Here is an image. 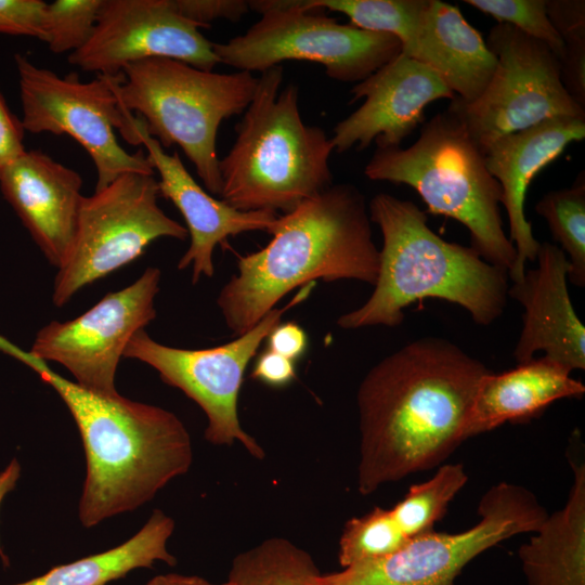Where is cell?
Masks as SVG:
<instances>
[{
    "label": "cell",
    "instance_id": "obj_1",
    "mask_svg": "<svg viewBox=\"0 0 585 585\" xmlns=\"http://www.w3.org/2000/svg\"><path fill=\"white\" fill-rule=\"evenodd\" d=\"M490 369L457 344L424 337L373 366L356 394L362 495L441 466L465 441L476 390Z\"/></svg>",
    "mask_w": 585,
    "mask_h": 585
},
{
    "label": "cell",
    "instance_id": "obj_2",
    "mask_svg": "<svg viewBox=\"0 0 585 585\" xmlns=\"http://www.w3.org/2000/svg\"><path fill=\"white\" fill-rule=\"evenodd\" d=\"M0 350L32 368L69 410L86 455L78 506L84 528L138 509L193 460L191 437L173 413L159 406L90 391L0 336Z\"/></svg>",
    "mask_w": 585,
    "mask_h": 585
},
{
    "label": "cell",
    "instance_id": "obj_3",
    "mask_svg": "<svg viewBox=\"0 0 585 585\" xmlns=\"http://www.w3.org/2000/svg\"><path fill=\"white\" fill-rule=\"evenodd\" d=\"M271 240L238 258L237 272L222 287L217 306L239 336L252 328L296 287L316 280H355L375 285L379 249L368 206L348 183L329 186L278 216Z\"/></svg>",
    "mask_w": 585,
    "mask_h": 585
},
{
    "label": "cell",
    "instance_id": "obj_4",
    "mask_svg": "<svg viewBox=\"0 0 585 585\" xmlns=\"http://www.w3.org/2000/svg\"><path fill=\"white\" fill-rule=\"evenodd\" d=\"M368 214L382 234L378 276L366 302L338 317L340 328L400 326L404 309L425 298L458 304L482 326L503 314L508 270L486 262L471 246L440 237L429 227L427 212L411 200L379 193Z\"/></svg>",
    "mask_w": 585,
    "mask_h": 585
},
{
    "label": "cell",
    "instance_id": "obj_5",
    "mask_svg": "<svg viewBox=\"0 0 585 585\" xmlns=\"http://www.w3.org/2000/svg\"><path fill=\"white\" fill-rule=\"evenodd\" d=\"M283 77L281 65L260 73L234 144L219 160V197L240 211L287 213L333 185L332 139L303 122L298 87L280 92Z\"/></svg>",
    "mask_w": 585,
    "mask_h": 585
},
{
    "label": "cell",
    "instance_id": "obj_6",
    "mask_svg": "<svg viewBox=\"0 0 585 585\" xmlns=\"http://www.w3.org/2000/svg\"><path fill=\"white\" fill-rule=\"evenodd\" d=\"M364 174L413 187L428 212L466 226L471 247L483 260L508 271L514 265L517 251L503 229L500 186L484 154L447 109L426 122L410 147L377 148Z\"/></svg>",
    "mask_w": 585,
    "mask_h": 585
},
{
    "label": "cell",
    "instance_id": "obj_7",
    "mask_svg": "<svg viewBox=\"0 0 585 585\" xmlns=\"http://www.w3.org/2000/svg\"><path fill=\"white\" fill-rule=\"evenodd\" d=\"M257 82L249 72L213 73L151 57L125 66L115 90L120 104L142 118L147 133L162 148L179 145L209 194L220 196L218 129L244 113Z\"/></svg>",
    "mask_w": 585,
    "mask_h": 585
},
{
    "label": "cell",
    "instance_id": "obj_8",
    "mask_svg": "<svg viewBox=\"0 0 585 585\" xmlns=\"http://www.w3.org/2000/svg\"><path fill=\"white\" fill-rule=\"evenodd\" d=\"M261 17L245 34L212 42L220 63L242 72L262 73L284 61H310L340 82H360L402 53L393 35L340 24L321 9L296 0H253Z\"/></svg>",
    "mask_w": 585,
    "mask_h": 585
},
{
    "label": "cell",
    "instance_id": "obj_9",
    "mask_svg": "<svg viewBox=\"0 0 585 585\" xmlns=\"http://www.w3.org/2000/svg\"><path fill=\"white\" fill-rule=\"evenodd\" d=\"M158 196L154 174L131 172L82 197L70 251L54 278L56 307L138 259L154 240L187 238L186 227L160 209Z\"/></svg>",
    "mask_w": 585,
    "mask_h": 585
},
{
    "label": "cell",
    "instance_id": "obj_10",
    "mask_svg": "<svg viewBox=\"0 0 585 585\" xmlns=\"http://www.w3.org/2000/svg\"><path fill=\"white\" fill-rule=\"evenodd\" d=\"M479 521L458 533L424 534L392 555L322 574L321 585H455L463 569L483 551L522 533L548 516L526 487L499 482L478 505Z\"/></svg>",
    "mask_w": 585,
    "mask_h": 585
},
{
    "label": "cell",
    "instance_id": "obj_11",
    "mask_svg": "<svg viewBox=\"0 0 585 585\" xmlns=\"http://www.w3.org/2000/svg\"><path fill=\"white\" fill-rule=\"evenodd\" d=\"M25 131L34 134H67L89 154L96 169L95 191L118 177L136 172L154 174L146 154H130L117 141L125 122L126 108L120 104L115 86L117 76L98 75L83 82L70 73L60 77L50 69L36 66L25 55L15 54Z\"/></svg>",
    "mask_w": 585,
    "mask_h": 585
},
{
    "label": "cell",
    "instance_id": "obj_12",
    "mask_svg": "<svg viewBox=\"0 0 585 585\" xmlns=\"http://www.w3.org/2000/svg\"><path fill=\"white\" fill-rule=\"evenodd\" d=\"M487 47L496 69L479 98H455L447 108L464 125L484 154L498 139L559 117H585L560 80V63L552 51L508 24L491 28Z\"/></svg>",
    "mask_w": 585,
    "mask_h": 585
},
{
    "label": "cell",
    "instance_id": "obj_13",
    "mask_svg": "<svg viewBox=\"0 0 585 585\" xmlns=\"http://www.w3.org/2000/svg\"><path fill=\"white\" fill-rule=\"evenodd\" d=\"M315 283L301 287L284 308H274L252 328L212 348L182 349L165 346L141 329L129 341L123 358L153 367L160 379L183 391L207 416L205 439L216 445L239 442L257 459L264 451L238 419L237 401L245 370L260 344L281 323L289 309L308 298Z\"/></svg>",
    "mask_w": 585,
    "mask_h": 585
},
{
    "label": "cell",
    "instance_id": "obj_14",
    "mask_svg": "<svg viewBox=\"0 0 585 585\" xmlns=\"http://www.w3.org/2000/svg\"><path fill=\"white\" fill-rule=\"evenodd\" d=\"M161 272L148 266L129 286L105 295L81 315L43 326L29 353L64 366L79 386L116 395V373L131 338L156 317Z\"/></svg>",
    "mask_w": 585,
    "mask_h": 585
},
{
    "label": "cell",
    "instance_id": "obj_15",
    "mask_svg": "<svg viewBox=\"0 0 585 585\" xmlns=\"http://www.w3.org/2000/svg\"><path fill=\"white\" fill-rule=\"evenodd\" d=\"M199 28L179 14L171 0H103L92 35L69 53L68 62L107 76L151 57L212 70L220 62Z\"/></svg>",
    "mask_w": 585,
    "mask_h": 585
},
{
    "label": "cell",
    "instance_id": "obj_16",
    "mask_svg": "<svg viewBox=\"0 0 585 585\" xmlns=\"http://www.w3.org/2000/svg\"><path fill=\"white\" fill-rule=\"evenodd\" d=\"M350 94L351 103L364 102L335 126L330 139L338 153L373 141L377 148L400 146L422 122L428 104L456 98L432 69L403 53L355 83Z\"/></svg>",
    "mask_w": 585,
    "mask_h": 585
},
{
    "label": "cell",
    "instance_id": "obj_17",
    "mask_svg": "<svg viewBox=\"0 0 585 585\" xmlns=\"http://www.w3.org/2000/svg\"><path fill=\"white\" fill-rule=\"evenodd\" d=\"M121 136L133 145L142 144L154 169L159 173V195L172 202L182 214L191 239L178 269L192 265V283L214 274L213 251L229 236L244 232L274 229L278 214L270 211H240L207 193L190 174L178 153L168 154L152 138L141 117L127 112Z\"/></svg>",
    "mask_w": 585,
    "mask_h": 585
},
{
    "label": "cell",
    "instance_id": "obj_18",
    "mask_svg": "<svg viewBox=\"0 0 585 585\" xmlns=\"http://www.w3.org/2000/svg\"><path fill=\"white\" fill-rule=\"evenodd\" d=\"M537 268L508 288V296L523 308L522 329L514 356L518 363L538 351L570 372L585 369V327L568 289L570 262L559 246L541 243Z\"/></svg>",
    "mask_w": 585,
    "mask_h": 585
},
{
    "label": "cell",
    "instance_id": "obj_19",
    "mask_svg": "<svg viewBox=\"0 0 585 585\" xmlns=\"http://www.w3.org/2000/svg\"><path fill=\"white\" fill-rule=\"evenodd\" d=\"M82 179L41 151H25L0 173V190L47 260L58 269L75 236Z\"/></svg>",
    "mask_w": 585,
    "mask_h": 585
},
{
    "label": "cell",
    "instance_id": "obj_20",
    "mask_svg": "<svg viewBox=\"0 0 585 585\" xmlns=\"http://www.w3.org/2000/svg\"><path fill=\"white\" fill-rule=\"evenodd\" d=\"M585 138V117L559 116L502 136L484 153L490 173L502 190L509 223V240L517 258L508 271L512 283L524 274L528 261H535L541 243L524 214V199L533 178L554 161L572 142Z\"/></svg>",
    "mask_w": 585,
    "mask_h": 585
},
{
    "label": "cell",
    "instance_id": "obj_21",
    "mask_svg": "<svg viewBox=\"0 0 585 585\" xmlns=\"http://www.w3.org/2000/svg\"><path fill=\"white\" fill-rule=\"evenodd\" d=\"M560 363L543 355L499 374L486 373L469 408L464 439L542 415L557 400L582 398L585 386Z\"/></svg>",
    "mask_w": 585,
    "mask_h": 585
},
{
    "label": "cell",
    "instance_id": "obj_22",
    "mask_svg": "<svg viewBox=\"0 0 585 585\" xmlns=\"http://www.w3.org/2000/svg\"><path fill=\"white\" fill-rule=\"evenodd\" d=\"M410 56L432 69L463 102L481 95L497 65L496 56L460 10L428 0Z\"/></svg>",
    "mask_w": 585,
    "mask_h": 585
},
{
    "label": "cell",
    "instance_id": "obj_23",
    "mask_svg": "<svg viewBox=\"0 0 585 585\" xmlns=\"http://www.w3.org/2000/svg\"><path fill=\"white\" fill-rule=\"evenodd\" d=\"M572 469L566 505L518 550L528 585H585V466L572 463Z\"/></svg>",
    "mask_w": 585,
    "mask_h": 585
},
{
    "label": "cell",
    "instance_id": "obj_24",
    "mask_svg": "<svg viewBox=\"0 0 585 585\" xmlns=\"http://www.w3.org/2000/svg\"><path fill=\"white\" fill-rule=\"evenodd\" d=\"M174 521L155 509L146 523L128 541L108 550L56 566L42 575L13 585H107L156 561L176 566L167 549Z\"/></svg>",
    "mask_w": 585,
    "mask_h": 585
},
{
    "label": "cell",
    "instance_id": "obj_25",
    "mask_svg": "<svg viewBox=\"0 0 585 585\" xmlns=\"http://www.w3.org/2000/svg\"><path fill=\"white\" fill-rule=\"evenodd\" d=\"M312 556L284 537H270L234 557L233 585H320Z\"/></svg>",
    "mask_w": 585,
    "mask_h": 585
},
{
    "label": "cell",
    "instance_id": "obj_26",
    "mask_svg": "<svg viewBox=\"0 0 585 585\" xmlns=\"http://www.w3.org/2000/svg\"><path fill=\"white\" fill-rule=\"evenodd\" d=\"M303 9L339 12L360 28L386 32L402 43V53L411 50L428 0H296Z\"/></svg>",
    "mask_w": 585,
    "mask_h": 585
},
{
    "label": "cell",
    "instance_id": "obj_27",
    "mask_svg": "<svg viewBox=\"0 0 585 585\" xmlns=\"http://www.w3.org/2000/svg\"><path fill=\"white\" fill-rule=\"evenodd\" d=\"M554 240L570 262L568 280L575 286L585 285V183L546 193L535 205Z\"/></svg>",
    "mask_w": 585,
    "mask_h": 585
},
{
    "label": "cell",
    "instance_id": "obj_28",
    "mask_svg": "<svg viewBox=\"0 0 585 585\" xmlns=\"http://www.w3.org/2000/svg\"><path fill=\"white\" fill-rule=\"evenodd\" d=\"M103 0H55L47 4L46 42L54 53L75 52L90 38Z\"/></svg>",
    "mask_w": 585,
    "mask_h": 585
},
{
    "label": "cell",
    "instance_id": "obj_29",
    "mask_svg": "<svg viewBox=\"0 0 585 585\" xmlns=\"http://www.w3.org/2000/svg\"><path fill=\"white\" fill-rule=\"evenodd\" d=\"M465 3L492 16L499 24H508L545 43L558 60L563 56L564 42L551 25L546 0H464Z\"/></svg>",
    "mask_w": 585,
    "mask_h": 585
},
{
    "label": "cell",
    "instance_id": "obj_30",
    "mask_svg": "<svg viewBox=\"0 0 585 585\" xmlns=\"http://www.w3.org/2000/svg\"><path fill=\"white\" fill-rule=\"evenodd\" d=\"M47 4L42 0H0V32L46 42Z\"/></svg>",
    "mask_w": 585,
    "mask_h": 585
},
{
    "label": "cell",
    "instance_id": "obj_31",
    "mask_svg": "<svg viewBox=\"0 0 585 585\" xmlns=\"http://www.w3.org/2000/svg\"><path fill=\"white\" fill-rule=\"evenodd\" d=\"M174 10L199 27H208L216 20H240L250 10L243 0H171Z\"/></svg>",
    "mask_w": 585,
    "mask_h": 585
},
{
    "label": "cell",
    "instance_id": "obj_32",
    "mask_svg": "<svg viewBox=\"0 0 585 585\" xmlns=\"http://www.w3.org/2000/svg\"><path fill=\"white\" fill-rule=\"evenodd\" d=\"M546 12L564 44L585 41L584 0H546Z\"/></svg>",
    "mask_w": 585,
    "mask_h": 585
},
{
    "label": "cell",
    "instance_id": "obj_33",
    "mask_svg": "<svg viewBox=\"0 0 585 585\" xmlns=\"http://www.w3.org/2000/svg\"><path fill=\"white\" fill-rule=\"evenodd\" d=\"M560 80L569 95L585 108V41L564 44Z\"/></svg>",
    "mask_w": 585,
    "mask_h": 585
},
{
    "label": "cell",
    "instance_id": "obj_34",
    "mask_svg": "<svg viewBox=\"0 0 585 585\" xmlns=\"http://www.w3.org/2000/svg\"><path fill=\"white\" fill-rule=\"evenodd\" d=\"M21 119L8 107L0 92V173L26 150Z\"/></svg>",
    "mask_w": 585,
    "mask_h": 585
},
{
    "label": "cell",
    "instance_id": "obj_35",
    "mask_svg": "<svg viewBox=\"0 0 585 585\" xmlns=\"http://www.w3.org/2000/svg\"><path fill=\"white\" fill-rule=\"evenodd\" d=\"M251 377L271 387H284L296 377L295 362L266 349L258 356Z\"/></svg>",
    "mask_w": 585,
    "mask_h": 585
},
{
    "label": "cell",
    "instance_id": "obj_36",
    "mask_svg": "<svg viewBox=\"0 0 585 585\" xmlns=\"http://www.w3.org/2000/svg\"><path fill=\"white\" fill-rule=\"evenodd\" d=\"M268 343L269 350L295 362L306 352L308 336L295 322L280 323L268 336Z\"/></svg>",
    "mask_w": 585,
    "mask_h": 585
},
{
    "label": "cell",
    "instance_id": "obj_37",
    "mask_svg": "<svg viewBox=\"0 0 585 585\" xmlns=\"http://www.w3.org/2000/svg\"><path fill=\"white\" fill-rule=\"evenodd\" d=\"M21 476V465L16 458H13L6 468L0 472V505L4 496L11 492ZM0 557L4 566H9V559L5 556L0 544Z\"/></svg>",
    "mask_w": 585,
    "mask_h": 585
},
{
    "label": "cell",
    "instance_id": "obj_38",
    "mask_svg": "<svg viewBox=\"0 0 585 585\" xmlns=\"http://www.w3.org/2000/svg\"><path fill=\"white\" fill-rule=\"evenodd\" d=\"M144 585H233L230 581L221 584H213L197 575H184L178 573H167L156 575Z\"/></svg>",
    "mask_w": 585,
    "mask_h": 585
}]
</instances>
